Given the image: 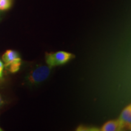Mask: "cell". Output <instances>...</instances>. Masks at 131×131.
I'll return each mask as SVG.
<instances>
[{
  "label": "cell",
  "instance_id": "cell-1",
  "mask_svg": "<svg viewBox=\"0 0 131 131\" xmlns=\"http://www.w3.org/2000/svg\"><path fill=\"white\" fill-rule=\"evenodd\" d=\"M51 68L49 66H37L27 76V82L30 85H37L44 81L49 77Z\"/></svg>",
  "mask_w": 131,
  "mask_h": 131
},
{
  "label": "cell",
  "instance_id": "cell-2",
  "mask_svg": "<svg viewBox=\"0 0 131 131\" xmlns=\"http://www.w3.org/2000/svg\"><path fill=\"white\" fill-rule=\"evenodd\" d=\"M74 57L73 54L64 51L46 53V62L50 68L64 64Z\"/></svg>",
  "mask_w": 131,
  "mask_h": 131
},
{
  "label": "cell",
  "instance_id": "cell-3",
  "mask_svg": "<svg viewBox=\"0 0 131 131\" xmlns=\"http://www.w3.org/2000/svg\"><path fill=\"white\" fill-rule=\"evenodd\" d=\"M2 59L4 63V66L10 72L15 73L18 71L21 64V60L18 52L8 50L3 54Z\"/></svg>",
  "mask_w": 131,
  "mask_h": 131
},
{
  "label": "cell",
  "instance_id": "cell-4",
  "mask_svg": "<svg viewBox=\"0 0 131 131\" xmlns=\"http://www.w3.org/2000/svg\"><path fill=\"white\" fill-rule=\"evenodd\" d=\"M118 122L121 130L127 129L130 130L131 128V105L126 106L121 113Z\"/></svg>",
  "mask_w": 131,
  "mask_h": 131
},
{
  "label": "cell",
  "instance_id": "cell-5",
  "mask_svg": "<svg viewBox=\"0 0 131 131\" xmlns=\"http://www.w3.org/2000/svg\"><path fill=\"white\" fill-rule=\"evenodd\" d=\"M100 130L102 131H118L122 130L117 120H111L106 123L101 127Z\"/></svg>",
  "mask_w": 131,
  "mask_h": 131
},
{
  "label": "cell",
  "instance_id": "cell-6",
  "mask_svg": "<svg viewBox=\"0 0 131 131\" xmlns=\"http://www.w3.org/2000/svg\"><path fill=\"white\" fill-rule=\"evenodd\" d=\"M11 6V0H0V10H5Z\"/></svg>",
  "mask_w": 131,
  "mask_h": 131
},
{
  "label": "cell",
  "instance_id": "cell-7",
  "mask_svg": "<svg viewBox=\"0 0 131 131\" xmlns=\"http://www.w3.org/2000/svg\"><path fill=\"white\" fill-rule=\"evenodd\" d=\"M3 69H4V64H3V62L0 60V78L3 77Z\"/></svg>",
  "mask_w": 131,
  "mask_h": 131
},
{
  "label": "cell",
  "instance_id": "cell-8",
  "mask_svg": "<svg viewBox=\"0 0 131 131\" xmlns=\"http://www.w3.org/2000/svg\"><path fill=\"white\" fill-rule=\"evenodd\" d=\"M1 103H2V100H1V95H0V105H1Z\"/></svg>",
  "mask_w": 131,
  "mask_h": 131
},
{
  "label": "cell",
  "instance_id": "cell-9",
  "mask_svg": "<svg viewBox=\"0 0 131 131\" xmlns=\"http://www.w3.org/2000/svg\"><path fill=\"white\" fill-rule=\"evenodd\" d=\"M1 130H2V129H1V128H0V131H1Z\"/></svg>",
  "mask_w": 131,
  "mask_h": 131
}]
</instances>
